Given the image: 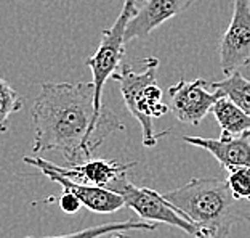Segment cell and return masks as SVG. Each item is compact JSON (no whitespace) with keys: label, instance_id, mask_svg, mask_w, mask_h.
<instances>
[{"label":"cell","instance_id":"obj_1","mask_svg":"<svg viewBox=\"0 0 250 238\" xmlns=\"http://www.w3.org/2000/svg\"><path fill=\"white\" fill-rule=\"evenodd\" d=\"M32 151H58L74 166L125 126L114 113H96L93 82H42L32 110Z\"/></svg>","mask_w":250,"mask_h":238},{"label":"cell","instance_id":"obj_2","mask_svg":"<svg viewBox=\"0 0 250 238\" xmlns=\"http://www.w3.org/2000/svg\"><path fill=\"white\" fill-rule=\"evenodd\" d=\"M164 198L201 230L204 238H228L241 220H250V213L232 195L226 180L196 177L162 193Z\"/></svg>","mask_w":250,"mask_h":238},{"label":"cell","instance_id":"obj_3","mask_svg":"<svg viewBox=\"0 0 250 238\" xmlns=\"http://www.w3.org/2000/svg\"><path fill=\"white\" fill-rule=\"evenodd\" d=\"M141 70H135V65L124 63L121 71L114 74L119 82L125 106L136 121L140 122L143 132V145L152 148L157 142L170 132V129L157 134L154 130V119L167 115L170 106L164 103L162 89L157 86L159 60L156 56H147L140 61Z\"/></svg>","mask_w":250,"mask_h":238},{"label":"cell","instance_id":"obj_4","mask_svg":"<svg viewBox=\"0 0 250 238\" xmlns=\"http://www.w3.org/2000/svg\"><path fill=\"white\" fill-rule=\"evenodd\" d=\"M136 10V0H125L124 7L119 13L114 24L101 32V41L96 52L87 60V66L92 71V82L95 87V106L98 115H103V89L107 79H112L119 68L122 66L125 55V29L130 20L133 18Z\"/></svg>","mask_w":250,"mask_h":238},{"label":"cell","instance_id":"obj_5","mask_svg":"<svg viewBox=\"0 0 250 238\" xmlns=\"http://www.w3.org/2000/svg\"><path fill=\"white\" fill-rule=\"evenodd\" d=\"M106 189L121 195L125 201V206L133 209L141 220L154 224H167L186 232L188 235H192L194 238H204L201 230L192 222H189L172 203H168L164 195L157 193L156 190L146 189V187L133 185L127 179V175L116 179Z\"/></svg>","mask_w":250,"mask_h":238},{"label":"cell","instance_id":"obj_6","mask_svg":"<svg viewBox=\"0 0 250 238\" xmlns=\"http://www.w3.org/2000/svg\"><path fill=\"white\" fill-rule=\"evenodd\" d=\"M207 89H210V81L207 79H180L175 86L168 87L170 111L180 122L197 126L212 111L213 105L225 97L220 90L208 92Z\"/></svg>","mask_w":250,"mask_h":238},{"label":"cell","instance_id":"obj_7","mask_svg":"<svg viewBox=\"0 0 250 238\" xmlns=\"http://www.w3.org/2000/svg\"><path fill=\"white\" fill-rule=\"evenodd\" d=\"M218 52L220 68L226 76L250 65V0H234L232 18Z\"/></svg>","mask_w":250,"mask_h":238},{"label":"cell","instance_id":"obj_8","mask_svg":"<svg viewBox=\"0 0 250 238\" xmlns=\"http://www.w3.org/2000/svg\"><path fill=\"white\" fill-rule=\"evenodd\" d=\"M22 161L26 164L41 169V172L48 177L52 182H56L64 191H69L79 201L82 203V206H85L88 211L98 213V214H112L117 213L119 209H122L125 206L124 198L116 193L104 189V187H96V185H85L77 180H72L69 177H64L60 172H56L55 169L48 166L47 160L43 158H31L24 156Z\"/></svg>","mask_w":250,"mask_h":238},{"label":"cell","instance_id":"obj_9","mask_svg":"<svg viewBox=\"0 0 250 238\" xmlns=\"http://www.w3.org/2000/svg\"><path fill=\"white\" fill-rule=\"evenodd\" d=\"M196 0H145L125 29V42L145 39L166 21L183 13Z\"/></svg>","mask_w":250,"mask_h":238},{"label":"cell","instance_id":"obj_10","mask_svg":"<svg viewBox=\"0 0 250 238\" xmlns=\"http://www.w3.org/2000/svg\"><path fill=\"white\" fill-rule=\"evenodd\" d=\"M183 140L197 148L207 150L226 171L232 167H250V134H244L241 137L221 135L220 139L185 135Z\"/></svg>","mask_w":250,"mask_h":238},{"label":"cell","instance_id":"obj_11","mask_svg":"<svg viewBox=\"0 0 250 238\" xmlns=\"http://www.w3.org/2000/svg\"><path fill=\"white\" fill-rule=\"evenodd\" d=\"M48 163V166L55 169L56 172H60L64 177H69L72 180H79V182H85L90 185H96V187H106L114 182L116 179L122 177V175H127V172L136 166V163H117V161H111V160H87L81 164H74V166H67L62 167L58 164Z\"/></svg>","mask_w":250,"mask_h":238},{"label":"cell","instance_id":"obj_12","mask_svg":"<svg viewBox=\"0 0 250 238\" xmlns=\"http://www.w3.org/2000/svg\"><path fill=\"white\" fill-rule=\"evenodd\" d=\"M212 113L220 124L223 137H241L244 134H250V116L229 98L221 97L213 105Z\"/></svg>","mask_w":250,"mask_h":238},{"label":"cell","instance_id":"obj_13","mask_svg":"<svg viewBox=\"0 0 250 238\" xmlns=\"http://www.w3.org/2000/svg\"><path fill=\"white\" fill-rule=\"evenodd\" d=\"M132 230H156L154 222H146V220H122V222H111V224H100L95 227H87L72 234L52 235V237H26V238H100L104 235L119 234V232H132Z\"/></svg>","mask_w":250,"mask_h":238},{"label":"cell","instance_id":"obj_14","mask_svg":"<svg viewBox=\"0 0 250 238\" xmlns=\"http://www.w3.org/2000/svg\"><path fill=\"white\" fill-rule=\"evenodd\" d=\"M210 89L220 90L226 98H229L250 116V81L239 71L226 76L223 81H210Z\"/></svg>","mask_w":250,"mask_h":238},{"label":"cell","instance_id":"obj_15","mask_svg":"<svg viewBox=\"0 0 250 238\" xmlns=\"http://www.w3.org/2000/svg\"><path fill=\"white\" fill-rule=\"evenodd\" d=\"M22 105L24 100L21 95L3 77H0V132H7L10 116L18 113Z\"/></svg>","mask_w":250,"mask_h":238},{"label":"cell","instance_id":"obj_16","mask_svg":"<svg viewBox=\"0 0 250 238\" xmlns=\"http://www.w3.org/2000/svg\"><path fill=\"white\" fill-rule=\"evenodd\" d=\"M229 189L237 200L250 201V167H232L228 171Z\"/></svg>","mask_w":250,"mask_h":238},{"label":"cell","instance_id":"obj_17","mask_svg":"<svg viewBox=\"0 0 250 238\" xmlns=\"http://www.w3.org/2000/svg\"><path fill=\"white\" fill-rule=\"evenodd\" d=\"M56 201H58L61 211L66 213V214H77L79 211H81V208H82V203L79 201L72 193H69V191H64V190H62L61 195H58V200H56Z\"/></svg>","mask_w":250,"mask_h":238},{"label":"cell","instance_id":"obj_18","mask_svg":"<svg viewBox=\"0 0 250 238\" xmlns=\"http://www.w3.org/2000/svg\"><path fill=\"white\" fill-rule=\"evenodd\" d=\"M109 238H127V234H125V232H119V234L109 235Z\"/></svg>","mask_w":250,"mask_h":238}]
</instances>
